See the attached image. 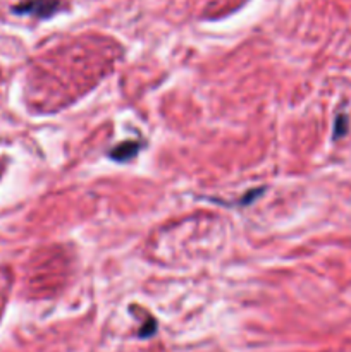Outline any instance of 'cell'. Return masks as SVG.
I'll return each mask as SVG.
<instances>
[{"mask_svg":"<svg viewBox=\"0 0 351 352\" xmlns=\"http://www.w3.org/2000/svg\"><path fill=\"white\" fill-rule=\"evenodd\" d=\"M140 143L136 141H124V143L117 144L112 151L109 153V157L116 162H129L131 158H134L140 151Z\"/></svg>","mask_w":351,"mask_h":352,"instance_id":"2","label":"cell"},{"mask_svg":"<svg viewBox=\"0 0 351 352\" xmlns=\"http://www.w3.org/2000/svg\"><path fill=\"white\" fill-rule=\"evenodd\" d=\"M61 7L58 0H26V2L19 3L14 7L16 14H26V16L40 17V19H47V17L54 16Z\"/></svg>","mask_w":351,"mask_h":352,"instance_id":"1","label":"cell"},{"mask_svg":"<svg viewBox=\"0 0 351 352\" xmlns=\"http://www.w3.org/2000/svg\"><path fill=\"white\" fill-rule=\"evenodd\" d=\"M155 332H157V322H155L153 318H150L147 323H145L143 329L140 330V337L141 339H145V337H151Z\"/></svg>","mask_w":351,"mask_h":352,"instance_id":"3","label":"cell"},{"mask_svg":"<svg viewBox=\"0 0 351 352\" xmlns=\"http://www.w3.org/2000/svg\"><path fill=\"white\" fill-rule=\"evenodd\" d=\"M346 129H348V120L344 116H339L336 120V127H334V138H339V136H344L346 134Z\"/></svg>","mask_w":351,"mask_h":352,"instance_id":"4","label":"cell"}]
</instances>
